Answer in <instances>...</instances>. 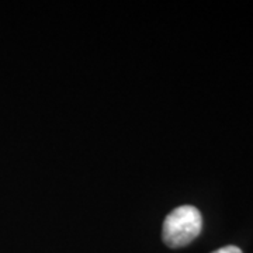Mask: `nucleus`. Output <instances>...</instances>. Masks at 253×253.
I'll use <instances>...</instances> for the list:
<instances>
[{"label":"nucleus","instance_id":"1","mask_svg":"<svg viewBox=\"0 0 253 253\" xmlns=\"http://www.w3.org/2000/svg\"><path fill=\"white\" fill-rule=\"evenodd\" d=\"M203 217L193 206H181L165 218L162 229L163 242L172 249L183 248L193 242L201 232Z\"/></svg>","mask_w":253,"mask_h":253},{"label":"nucleus","instance_id":"2","mask_svg":"<svg viewBox=\"0 0 253 253\" xmlns=\"http://www.w3.org/2000/svg\"><path fill=\"white\" fill-rule=\"evenodd\" d=\"M212 253H242V251L238 246L229 245V246H224V248H221V249H218V251Z\"/></svg>","mask_w":253,"mask_h":253}]
</instances>
